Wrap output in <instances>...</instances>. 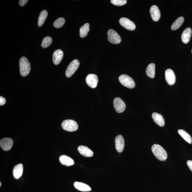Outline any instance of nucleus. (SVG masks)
Returning a JSON list of instances; mask_svg holds the SVG:
<instances>
[{"instance_id": "17", "label": "nucleus", "mask_w": 192, "mask_h": 192, "mask_svg": "<svg viewBox=\"0 0 192 192\" xmlns=\"http://www.w3.org/2000/svg\"><path fill=\"white\" fill-rule=\"evenodd\" d=\"M23 166L22 164L16 165L13 169V175L16 179H18L23 174Z\"/></svg>"}, {"instance_id": "5", "label": "nucleus", "mask_w": 192, "mask_h": 192, "mask_svg": "<svg viewBox=\"0 0 192 192\" xmlns=\"http://www.w3.org/2000/svg\"><path fill=\"white\" fill-rule=\"evenodd\" d=\"M79 62L78 59L74 60L69 64L66 71V75L68 78L72 75L78 68Z\"/></svg>"}, {"instance_id": "14", "label": "nucleus", "mask_w": 192, "mask_h": 192, "mask_svg": "<svg viewBox=\"0 0 192 192\" xmlns=\"http://www.w3.org/2000/svg\"><path fill=\"white\" fill-rule=\"evenodd\" d=\"M63 53L61 50H57L54 52L53 55V61L55 65H59L63 59Z\"/></svg>"}, {"instance_id": "8", "label": "nucleus", "mask_w": 192, "mask_h": 192, "mask_svg": "<svg viewBox=\"0 0 192 192\" xmlns=\"http://www.w3.org/2000/svg\"><path fill=\"white\" fill-rule=\"evenodd\" d=\"M119 23L123 27L129 30L133 31L136 29L135 24L126 18H121L119 20Z\"/></svg>"}, {"instance_id": "29", "label": "nucleus", "mask_w": 192, "mask_h": 192, "mask_svg": "<svg viewBox=\"0 0 192 192\" xmlns=\"http://www.w3.org/2000/svg\"><path fill=\"white\" fill-rule=\"evenodd\" d=\"M6 99L5 98L1 96L0 97V105L2 106L5 105L6 103Z\"/></svg>"}, {"instance_id": "3", "label": "nucleus", "mask_w": 192, "mask_h": 192, "mask_svg": "<svg viewBox=\"0 0 192 192\" xmlns=\"http://www.w3.org/2000/svg\"><path fill=\"white\" fill-rule=\"evenodd\" d=\"M62 127L66 131L73 132L77 130L78 126L77 122L73 120H67L62 123Z\"/></svg>"}, {"instance_id": "27", "label": "nucleus", "mask_w": 192, "mask_h": 192, "mask_svg": "<svg viewBox=\"0 0 192 192\" xmlns=\"http://www.w3.org/2000/svg\"><path fill=\"white\" fill-rule=\"evenodd\" d=\"M65 23V20L63 18H60L55 21L53 26L56 28H59L63 27Z\"/></svg>"}, {"instance_id": "15", "label": "nucleus", "mask_w": 192, "mask_h": 192, "mask_svg": "<svg viewBox=\"0 0 192 192\" xmlns=\"http://www.w3.org/2000/svg\"><path fill=\"white\" fill-rule=\"evenodd\" d=\"M78 150L81 155L86 157H91L93 155V152L89 148L85 146H80L78 147Z\"/></svg>"}, {"instance_id": "13", "label": "nucleus", "mask_w": 192, "mask_h": 192, "mask_svg": "<svg viewBox=\"0 0 192 192\" xmlns=\"http://www.w3.org/2000/svg\"><path fill=\"white\" fill-rule=\"evenodd\" d=\"M150 12L152 19L155 21H158L161 17V13L157 6L153 5L151 7Z\"/></svg>"}, {"instance_id": "4", "label": "nucleus", "mask_w": 192, "mask_h": 192, "mask_svg": "<svg viewBox=\"0 0 192 192\" xmlns=\"http://www.w3.org/2000/svg\"><path fill=\"white\" fill-rule=\"evenodd\" d=\"M119 79L122 85L126 87L133 89L135 86L134 81L129 75H121L119 77Z\"/></svg>"}, {"instance_id": "10", "label": "nucleus", "mask_w": 192, "mask_h": 192, "mask_svg": "<svg viewBox=\"0 0 192 192\" xmlns=\"http://www.w3.org/2000/svg\"><path fill=\"white\" fill-rule=\"evenodd\" d=\"M115 143L117 151L119 153H121L125 147V141L123 136L121 135L117 136L115 138Z\"/></svg>"}, {"instance_id": "20", "label": "nucleus", "mask_w": 192, "mask_h": 192, "mask_svg": "<svg viewBox=\"0 0 192 192\" xmlns=\"http://www.w3.org/2000/svg\"><path fill=\"white\" fill-rule=\"evenodd\" d=\"M74 187L78 190L82 191H89L91 190V188L86 184L75 182L74 184Z\"/></svg>"}, {"instance_id": "30", "label": "nucleus", "mask_w": 192, "mask_h": 192, "mask_svg": "<svg viewBox=\"0 0 192 192\" xmlns=\"http://www.w3.org/2000/svg\"><path fill=\"white\" fill-rule=\"evenodd\" d=\"M28 2V0H20L19 2V4L21 7L24 6Z\"/></svg>"}, {"instance_id": "21", "label": "nucleus", "mask_w": 192, "mask_h": 192, "mask_svg": "<svg viewBox=\"0 0 192 192\" xmlns=\"http://www.w3.org/2000/svg\"><path fill=\"white\" fill-rule=\"evenodd\" d=\"M146 73L148 77L153 78L155 76V65L153 63L150 64L148 66L146 70Z\"/></svg>"}, {"instance_id": "25", "label": "nucleus", "mask_w": 192, "mask_h": 192, "mask_svg": "<svg viewBox=\"0 0 192 192\" xmlns=\"http://www.w3.org/2000/svg\"><path fill=\"white\" fill-rule=\"evenodd\" d=\"M89 27V24L87 23L81 27L80 29V37L82 38L86 37L90 30Z\"/></svg>"}, {"instance_id": "26", "label": "nucleus", "mask_w": 192, "mask_h": 192, "mask_svg": "<svg viewBox=\"0 0 192 192\" xmlns=\"http://www.w3.org/2000/svg\"><path fill=\"white\" fill-rule=\"evenodd\" d=\"M53 42V39L50 37H46L43 40L41 43V46L43 48L49 47Z\"/></svg>"}, {"instance_id": "12", "label": "nucleus", "mask_w": 192, "mask_h": 192, "mask_svg": "<svg viewBox=\"0 0 192 192\" xmlns=\"http://www.w3.org/2000/svg\"><path fill=\"white\" fill-rule=\"evenodd\" d=\"M165 78L167 83L170 85H173L176 81V77L172 70L167 69L165 72Z\"/></svg>"}, {"instance_id": "19", "label": "nucleus", "mask_w": 192, "mask_h": 192, "mask_svg": "<svg viewBox=\"0 0 192 192\" xmlns=\"http://www.w3.org/2000/svg\"><path fill=\"white\" fill-rule=\"evenodd\" d=\"M60 162L62 165H65L67 166L73 165L74 161L71 158L67 155H62L59 158Z\"/></svg>"}, {"instance_id": "7", "label": "nucleus", "mask_w": 192, "mask_h": 192, "mask_svg": "<svg viewBox=\"0 0 192 192\" xmlns=\"http://www.w3.org/2000/svg\"><path fill=\"white\" fill-rule=\"evenodd\" d=\"M114 108L118 113H122L125 110L126 104L123 100L119 98H117L114 99Z\"/></svg>"}, {"instance_id": "6", "label": "nucleus", "mask_w": 192, "mask_h": 192, "mask_svg": "<svg viewBox=\"0 0 192 192\" xmlns=\"http://www.w3.org/2000/svg\"><path fill=\"white\" fill-rule=\"evenodd\" d=\"M108 40L110 43L117 44L121 41L120 37L117 32L113 29H110L107 32Z\"/></svg>"}, {"instance_id": "16", "label": "nucleus", "mask_w": 192, "mask_h": 192, "mask_svg": "<svg viewBox=\"0 0 192 192\" xmlns=\"http://www.w3.org/2000/svg\"><path fill=\"white\" fill-rule=\"evenodd\" d=\"M152 117L155 123L160 126L163 127L165 125V121L162 116L157 113H154L152 114Z\"/></svg>"}, {"instance_id": "32", "label": "nucleus", "mask_w": 192, "mask_h": 192, "mask_svg": "<svg viewBox=\"0 0 192 192\" xmlns=\"http://www.w3.org/2000/svg\"><path fill=\"white\" fill-rule=\"evenodd\" d=\"M0 186H1V182H0Z\"/></svg>"}, {"instance_id": "24", "label": "nucleus", "mask_w": 192, "mask_h": 192, "mask_svg": "<svg viewBox=\"0 0 192 192\" xmlns=\"http://www.w3.org/2000/svg\"><path fill=\"white\" fill-rule=\"evenodd\" d=\"M184 19L183 17H180L174 22L171 26V29L172 30H175L181 27L184 23Z\"/></svg>"}, {"instance_id": "18", "label": "nucleus", "mask_w": 192, "mask_h": 192, "mask_svg": "<svg viewBox=\"0 0 192 192\" xmlns=\"http://www.w3.org/2000/svg\"><path fill=\"white\" fill-rule=\"evenodd\" d=\"M192 34L191 29L188 27L184 31L181 35L182 41L184 43L187 44L190 40Z\"/></svg>"}, {"instance_id": "2", "label": "nucleus", "mask_w": 192, "mask_h": 192, "mask_svg": "<svg viewBox=\"0 0 192 192\" xmlns=\"http://www.w3.org/2000/svg\"><path fill=\"white\" fill-rule=\"evenodd\" d=\"M20 73L22 76L25 77L29 75L30 71V63L27 58L23 57L21 58L19 61Z\"/></svg>"}, {"instance_id": "28", "label": "nucleus", "mask_w": 192, "mask_h": 192, "mask_svg": "<svg viewBox=\"0 0 192 192\" xmlns=\"http://www.w3.org/2000/svg\"><path fill=\"white\" fill-rule=\"evenodd\" d=\"M111 2L113 5L118 6H121L125 5L127 3L126 0H111Z\"/></svg>"}, {"instance_id": "1", "label": "nucleus", "mask_w": 192, "mask_h": 192, "mask_svg": "<svg viewBox=\"0 0 192 192\" xmlns=\"http://www.w3.org/2000/svg\"><path fill=\"white\" fill-rule=\"evenodd\" d=\"M152 151L155 156L161 161H165L168 158L167 152L161 146L154 144L152 147Z\"/></svg>"}, {"instance_id": "33", "label": "nucleus", "mask_w": 192, "mask_h": 192, "mask_svg": "<svg viewBox=\"0 0 192 192\" xmlns=\"http://www.w3.org/2000/svg\"><path fill=\"white\" fill-rule=\"evenodd\" d=\"M191 53H192V49Z\"/></svg>"}, {"instance_id": "23", "label": "nucleus", "mask_w": 192, "mask_h": 192, "mask_svg": "<svg viewBox=\"0 0 192 192\" xmlns=\"http://www.w3.org/2000/svg\"><path fill=\"white\" fill-rule=\"evenodd\" d=\"M178 133L181 135V136L187 143L190 144L192 143V139L190 135L187 133V132L184 130H183L181 129L178 130Z\"/></svg>"}, {"instance_id": "31", "label": "nucleus", "mask_w": 192, "mask_h": 192, "mask_svg": "<svg viewBox=\"0 0 192 192\" xmlns=\"http://www.w3.org/2000/svg\"><path fill=\"white\" fill-rule=\"evenodd\" d=\"M187 164L189 168L192 172V161H191V160H189V161H187Z\"/></svg>"}, {"instance_id": "9", "label": "nucleus", "mask_w": 192, "mask_h": 192, "mask_svg": "<svg viewBox=\"0 0 192 192\" xmlns=\"http://www.w3.org/2000/svg\"><path fill=\"white\" fill-rule=\"evenodd\" d=\"M13 145V140L10 138H5L0 141V146L4 151H8L11 149Z\"/></svg>"}, {"instance_id": "11", "label": "nucleus", "mask_w": 192, "mask_h": 192, "mask_svg": "<svg viewBox=\"0 0 192 192\" xmlns=\"http://www.w3.org/2000/svg\"><path fill=\"white\" fill-rule=\"evenodd\" d=\"M86 82L89 87L94 88L97 86L98 79L97 75L91 74L87 75L86 78Z\"/></svg>"}, {"instance_id": "22", "label": "nucleus", "mask_w": 192, "mask_h": 192, "mask_svg": "<svg viewBox=\"0 0 192 192\" xmlns=\"http://www.w3.org/2000/svg\"><path fill=\"white\" fill-rule=\"evenodd\" d=\"M48 16V13L46 10H43L40 13L38 21V25L39 27H41L45 23Z\"/></svg>"}]
</instances>
